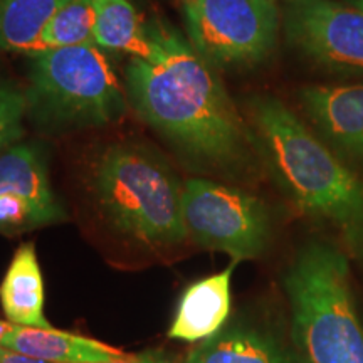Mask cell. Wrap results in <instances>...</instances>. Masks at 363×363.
I'll list each match as a JSON object with an SVG mask.
<instances>
[{
	"label": "cell",
	"instance_id": "obj_6",
	"mask_svg": "<svg viewBox=\"0 0 363 363\" xmlns=\"http://www.w3.org/2000/svg\"><path fill=\"white\" fill-rule=\"evenodd\" d=\"M184 19L195 52L220 69L259 65L278 40L272 0H184Z\"/></svg>",
	"mask_w": 363,
	"mask_h": 363
},
{
	"label": "cell",
	"instance_id": "obj_19",
	"mask_svg": "<svg viewBox=\"0 0 363 363\" xmlns=\"http://www.w3.org/2000/svg\"><path fill=\"white\" fill-rule=\"evenodd\" d=\"M108 363H174L162 352H145L140 355H126Z\"/></svg>",
	"mask_w": 363,
	"mask_h": 363
},
{
	"label": "cell",
	"instance_id": "obj_9",
	"mask_svg": "<svg viewBox=\"0 0 363 363\" xmlns=\"http://www.w3.org/2000/svg\"><path fill=\"white\" fill-rule=\"evenodd\" d=\"M286 38L335 69L363 71V11L335 0H294L286 12Z\"/></svg>",
	"mask_w": 363,
	"mask_h": 363
},
{
	"label": "cell",
	"instance_id": "obj_1",
	"mask_svg": "<svg viewBox=\"0 0 363 363\" xmlns=\"http://www.w3.org/2000/svg\"><path fill=\"white\" fill-rule=\"evenodd\" d=\"M152 54L130 57L128 104L195 170H234L249 153L246 126L214 67L169 22L145 24Z\"/></svg>",
	"mask_w": 363,
	"mask_h": 363
},
{
	"label": "cell",
	"instance_id": "obj_3",
	"mask_svg": "<svg viewBox=\"0 0 363 363\" xmlns=\"http://www.w3.org/2000/svg\"><path fill=\"white\" fill-rule=\"evenodd\" d=\"M252 118L267 160L286 192L306 214L363 233V182L276 98H257Z\"/></svg>",
	"mask_w": 363,
	"mask_h": 363
},
{
	"label": "cell",
	"instance_id": "obj_12",
	"mask_svg": "<svg viewBox=\"0 0 363 363\" xmlns=\"http://www.w3.org/2000/svg\"><path fill=\"white\" fill-rule=\"evenodd\" d=\"M184 363H299L278 335L264 326L234 323L194 348Z\"/></svg>",
	"mask_w": 363,
	"mask_h": 363
},
{
	"label": "cell",
	"instance_id": "obj_5",
	"mask_svg": "<svg viewBox=\"0 0 363 363\" xmlns=\"http://www.w3.org/2000/svg\"><path fill=\"white\" fill-rule=\"evenodd\" d=\"M27 118L51 135L101 128L123 115L128 99L96 44L29 54Z\"/></svg>",
	"mask_w": 363,
	"mask_h": 363
},
{
	"label": "cell",
	"instance_id": "obj_4",
	"mask_svg": "<svg viewBox=\"0 0 363 363\" xmlns=\"http://www.w3.org/2000/svg\"><path fill=\"white\" fill-rule=\"evenodd\" d=\"M299 363H363L350 266L328 242L306 244L284 276Z\"/></svg>",
	"mask_w": 363,
	"mask_h": 363
},
{
	"label": "cell",
	"instance_id": "obj_18",
	"mask_svg": "<svg viewBox=\"0 0 363 363\" xmlns=\"http://www.w3.org/2000/svg\"><path fill=\"white\" fill-rule=\"evenodd\" d=\"M27 118L24 89L9 79H0V155L21 142Z\"/></svg>",
	"mask_w": 363,
	"mask_h": 363
},
{
	"label": "cell",
	"instance_id": "obj_8",
	"mask_svg": "<svg viewBox=\"0 0 363 363\" xmlns=\"http://www.w3.org/2000/svg\"><path fill=\"white\" fill-rule=\"evenodd\" d=\"M67 219L40 143H16L0 155V234L17 235Z\"/></svg>",
	"mask_w": 363,
	"mask_h": 363
},
{
	"label": "cell",
	"instance_id": "obj_13",
	"mask_svg": "<svg viewBox=\"0 0 363 363\" xmlns=\"http://www.w3.org/2000/svg\"><path fill=\"white\" fill-rule=\"evenodd\" d=\"M0 345L51 363H108L128 355L120 348L69 331L17 325H11Z\"/></svg>",
	"mask_w": 363,
	"mask_h": 363
},
{
	"label": "cell",
	"instance_id": "obj_7",
	"mask_svg": "<svg viewBox=\"0 0 363 363\" xmlns=\"http://www.w3.org/2000/svg\"><path fill=\"white\" fill-rule=\"evenodd\" d=\"M184 222L189 239L234 261L256 259L269 242L271 220L259 199L207 179L184 182Z\"/></svg>",
	"mask_w": 363,
	"mask_h": 363
},
{
	"label": "cell",
	"instance_id": "obj_16",
	"mask_svg": "<svg viewBox=\"0 0 363 363\" xmlns=\"http://www.w3.org/2000/svg\"><path fill=\"white\" fill-rule=\"evenodd\" d=\"M69 0H0V49L9 52L38 51L40 33Z\"/></svg>",
	"mask_w": 363,
	"mask_h": 363
},
{
	"label": "cell",
	"instance_id": "obj_11",
	"mask_svg": "<svg viewBox=\"0 0 363 363\" xmlns=\"http://www.w3.org/2000/svg\"><path fill=\"white\" fill-rule=\"evenodd\" d=\"M301 101L311 121L353 155L363 157V83L310 86Z\"/></svg>",
	"mask_w": 363,
	"mask_h": 363
},
{
	"label": "cell",
	"instance_id": "obj_2",
	"mask_svg": "<svg viewBox=\"0 0 363 363\" xmlns=\"http://www.w3.org/2000/svg\"><path fill=\"white\" fill-rule=\"evenodd\" d=\"M89 192L104 222L130 242L165 251L189 239L184 182L147 145H106L91 163Z\"/></svg>",
	"mask_w": 363,
	"mask_h": 363
},
{
	"label": "cell",
	"instance_id": "obj_20",
	"mask_svg": "<svg viewBox=\"0 0 363 363\" xmlns=\"http://www.w3.org/2000/svg\"><path fill=\"white\" fill-rule=\"evenodd\" d=\"M0 363H51V362H44V360H39V358L22 355V353L12 352L0 345Z\"/></svg>",
	"mask_w": 363,
	"mask_h": 363
},
{
	"label": "cell",
	"instance_id": "obj_15",
	"mask_svg": "<svg viewBox=\"0 0 363 363\" xmlns=\"http://www.w3.org/2000/svg\"><path fill=\"white\" fill-rule=\"evenodd\" d=\"M94 44L99 49L147 59L152 54L145 24L128 0H93Z\"/></svg>",
	"mask_w": 363,
	"mask_h": 363
},
{
	"label": "cell",
	"instance_id": "obj_17",
	"mask_svg": "<svg viewBox=\"0 0 363 363\" xmlns=\"http://www.w3.org/2000/svg\"><path fill=\"white\" fill-rule=\"evenodd\" d=\"M93 29V0H69L66 6L54 13L52 19L43 29L38 51L94 44Z\"/></svg>",
	"mask_w": 363,
	"mask_h": 363
},
{
	"label": "cell",
	"instance_id": "obj_10",
	"mask_svg": "<svg viewBox=\"0 0 363 363\" xmlns=\"http://www.w3.org/2000/svg\"><path fill=\"white\" fill-rule=\"evenodd\" d=\"M235 261L224 271L195 281L182 293L169 338L199 343L224 328L230 313V281Z\"/></svg>",
	"mask_w": 363,
	"mask_h": 363
},
{
	"label": "cell",
	"instance_id": "obj_21",
	"mask_svg": "<svg viewBox=\"0 0 363 363\" xmlns=\"http://www.w3.org/2000/svg\"><path fill=\"white\" fill-rule=\"evenodd\" d=\"M9 328H11V323H9V321L0 320V342H2V338L6 337Z\"/></svg>",
	"mask_w": 363,
	"mask_h": 363
},
{
	"label": "cell",
	"instance_id": "obj_22",
	"mask_svg": "<svg viewBox=\"0 0 363 363\" xmlns=\"http://www.w3.org/2000/svg\"><path fill=\"white\" fill-rule=\"evenodd\" d=\"M347 2L350 4V6L357 7V9H362V11H363V0H347Z\"/></svg>",
	"mask_w": 363,
	"mask_h": 363
},
{
	"label": "cell",
	"instance_id": "obj_14",
	"mask_svg": "<svg viewBox=\"0 0 363 363\" xmlns=\"http://www.w3.org/2000/svg\"><path fill=\"white\" fill-rule=\"evenodd\" d=\"M44 278L33 242L21 244L13 252L0 283V305L11 325L54 328L44 315Z\"/></svg>",
	"mask_w": 363,
	"mask_h": 363
}]
</instances>
